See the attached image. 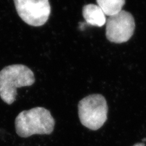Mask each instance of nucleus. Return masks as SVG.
I'll return each instance as SVG.
<instances>
[{
  "instance_id": "nucleus-4",
  "label": "nucleus",
  "mask_w": 146,
  "mask_h": 146,
  "mask_svg": "<svg viewBox=\"0 0 146 146\" xmlns=\"http://www.w3.org/2000/svg\"><path fill=\"white\" fill-rule=\"evenodd\" d=\"M16 10L28 25L40 27L47 22L51 13L49 0H14Z\"/></svg>"
},
{
  "instance_id": "nucleus-6",
  "label": "nucleus",
  "mask_w": 146,
  "mask_h": 146,
  "mask_svg": "<svg viewBox=\"0 0 146 146\" xmlns=\"http://www.w3.org/2000/svg\"><path fill=\"white\" fill-rule=\"evenodd\" d=\"M82 15L87 24L93 26H103L106 23L104 12L98 5L89 4L84 5Z\"/></svg>"
},
{
  "instance_id": "nucleus-1",
  "label": "nucleus",
  "mask_w": 146,
  "mask_h": 146,
  "mask_svg": "<svg viewBox=\"0 0 146 146\" xmlns=\"http://www.w3.org/2000/svg\"><path fill=\"white\" fill-rule=\"evenodd\" d=\"M55 121L50 111L37 107L23 110L16 116V132L21 137H28L34 134L49 135L54 131Z\"/></svg>"
},
{
  "instance_id": "nucleus-3",
  "label": "nucleus",
  "mask_w": 146,
  "mask_h": 146,
  "mask_svg": "<svg viewBox=\"0 0 146 146\" xmlns=\"http://www.w3.org/2000/svg\"><path fill=\"white\" fill-rule=\"evenodd\" d=\"M108 106L104 96L92 94L80 101L78 117L82 125L90 130L100 129L107 119Z\"/></svg>"
},
{
  "instance_id": "nucleus-7",
  "label": "nucleus",
  "mask_w": 146,
  "mask_h": 146,
  "mask_svg": "<svg viewBox=\"0 0 146 146\" xmlns=\"http://www.w3.org/2000/svg\"><path fill=\"white\" fill-rule=\"evenodd\" d=\"M125 0H96L97 3L106 15H114L122 11Z\"/></svg>"
},
{
  "instance_id": "nucleus-5",
  "label": "nucleus",
  "mask_w": 146,
  "mask_h": 146,
  "mask_svg": "<svg viewBox=\"0 0 146 146\" xmlns=\"http://www.w3.org/2000/svg\"><path fill=\"white\" fill-rule=\"evenodd\" d=\"M106 24L107 38L110 42L116 43L128 41L133 36L135 28L133 16L125 11L109 16Z\"/></svg>"
},
{
  "instance_id": "nucleus-8",
  "label": "nucleus",
  "mask_w": 146,
  "mask_h": 146,
  "mask_svg": "<svg viewBox=\"0 0 146 146\" xmlns=\"http://www.w3.org/2000/svg\"><path fill=\"white\" fill-rule=\"evenodd\" d=\"M145 146V145L142 143H136L134 146Z\"/></svg>"
},
{
  "instance_id": "nucleus-2",
  "label": "nucleus",
  "mask_w": 146,
  "mask_h": 146,
  "mask_svg": "<svg viewBox=\"0 0 146 146\" xmlns=\"http://www.w3.org/2000/svg\"><path fill=\"white\" fill-rule=\"evenodd\" d=\"M34 74L23 64H12L0 72V97L5 103L11 104L15 101L17 89L31 86L35 83Z\"/></svg>"
}]
</instances>
